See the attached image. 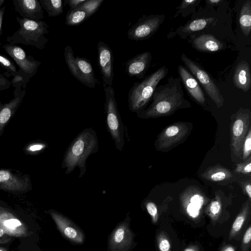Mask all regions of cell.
I'll return each instance as SVG.
<instances>
[{"label":"cell","instance_id":"27","mask_svg":"<svg viewBox=\"0 0 251 251\" xmlns=\"http://www.w3.org/2000/svg\"><path fill=\"white\" fill-rule=\"evenodd\" d=\"M88 18L86 12L81 9L76 8L70 9L66 16L65 24L69 26H76Z\"/></svg>","mask_w":251,"mask_h":251},{"label":"cell","instance_id":"13","mask_svg":"<svg viewBox=\"0 0 251 251\" xmlns=\"http://www.w3.org/2000/svg\"><path fill=\"white\" fill-rule=\"evenodd\" d=\"M182 207L191 219L199 217L206 198L203 193L196 186H189L180 195Z\"/></svg>","mask_w":251,"mask_h":251},{"label":"cell","instance_id":"2","mask_svg":"<svg viewBox=\"0 0 251 251\" xmlns=\"http://www.w3.org/2000/svg\"><path fill=\"white\" fill-rule=\"evenodd\" d=\"M99 149L96 132L92 127L86 128L80 132L71 143L64 155L61 168L66 169L69 175L76 167L79 169L80 178L86 171V160Z\"/></svg>","mask_w":251,"mask_h":251},{"label":"cell","instance_id":"26","mask_svg":"<svg viewBox=\"0 0 251 251\" xmlns=\"http://www.w3.org/2000/svg\"><path fill=\"white\" fill-rule=\"evenodd\" d=\"M239 23L241 29L245 36L251 31V1H246L240 10Z\"/></svg>","mask_w":251,"mask_h":251},{"label":"cell","instance_id":"44","mask_svg":"<svg viewBox=\"0 0 251 251\" xmlns=\"http://www.w3.org/2000/svg\"><path fill=\"white\" fill-rule=\"evenodd\" d=\"M222 1V0H206V2L208 4H211V5L215 6L219 4Z\"/></svg>","mask_w":251,"mask_h":251},{"label":"cell","instance_id":"17","mask_svg":"<svg viewBox=\"0 0 251 251\" xmlns=\"http://www.w3.org/2000/svg\"><path fill=\"white\" fill-rule=\"evenodd\" d=\"M177 70L180 79L190 96L199 104L205 106V95L197 79L181 65H178Z\"/></svg>","mask_w":251,"mask_h":251},{"label":"cell","instance_id":"31","mask_svg":"<svg viewBox=\"0 0 251 251\" xmlns=\"http://www.w3.org/2000/svg\"><path fill=\"white\" fill-rule=\"evenodd\" d=\"M103 1L104 0H86L77 8L85 11L89 18L97 11Z\"/></svg>","mask_w":251,"mask_h":251},{"label":"cell","instance_id":"1","mask_svg":"<svg viewBox=\"0 0 251 251\" xmlns=\"http://www.w3.org/2000/svg\"><path fill=\"white\" fill-rule=\"evenodd\" d=\"M152 99L148 108L137 113L138 117L148 119L167 116L179 109L191 107L189 101L184 98L179 77L171 76L165 84L157 86Z\"/></svg>","mask_w":251,"mask_h":251},{"label":"cell","instance_id":"33","mask_svg":"<svg viewBox=\"0 0 251 251\" xmlns=\"http://www.w3.org/2000/svg\"><path fill=\"white\" fill-rule=\"evenodd\" d=\"M158 251H171V245L167 234L161 231L156 236Z\"/></svg>","mask_w":251,"mask_h":251},{"label":"cell","instance_id":"38","mask_svg":"<svg viewBox=\"0 0 251 251\" xmlns=\"http://www.w3.org/2000/svg\"><path fill=\"white\" fill-rule=\"evenodd\" d=\"M240 185L242 189L243 192L251 200V179L244 181L240 183Z\"/></svg>","mask_w":251,"mask_h":251},{"label":"cell","instance_id":"36","mask_svg":"<svg viewBox=\"0 0 251 251\" xmlns=\"http://www.w3.org/2000/svg\"><path fill=\"white\" fill-rule=\"evenodd\" d=\"M200 0H182L180 5L177 7V10L176 12L174 17H176L182 12H184L186 10L191 9L196 7L200 2Z\"/></svg>","mask_w":251,"mask_h":251},{"label":"cell","instance_id":"18","mask_svg":"<svg viewBox=\"0 0 251 251\" xmlns=\"http://www.w3.org/2000/svg\"><path fill=\"white\" fill-rule=\"evenodd\" d=\"M152 59L150 52L145 51L138 54L126 63V72L130 76L144 78L149 69Z\"/></svg>","mask_w":251,"mask_h":251},{"label":"cell","instance_id":"29","mask_svg":"<svg viewBox=\"0 0 251 251\" xmlns=\"http://www.w3.org/2000/svg\"><path fill=\"white\" fill-rule=\"evenodd\" d=\"M207 214L213 220H216L219 217L222 211V202L220 197L216 195L215 198L206 209Z\"/></svg>","mask_w":251,"mask_h":251},{"label":"cell","instance_id":"43","mask_svg":"<svg viewBox=\"0 0 251 251\" xmlns=\"http://www.w3.org/2000/svg\"><path fill=\"white\" fill-rule=\"evenodd\" d=\"M5 9V7L4 6L1 7L0 8V32L1 31V26H2Z\"/></svg>","mask_w":251,"mask_h":251},{"label":"cell","instance_id":"20","mask_svg":"<svg viewBox=\"0 0 251 251\" xmlns=\"http://www.w3.org/2000/svg\"><path fill=\"white\" fill-rule=\"evenodd\" d=\"M192 45L197 50L205 52H217L224 49V44L210 34L198 36L193 40Z\"/></svg>","mask_w":251,"mask_h":251},{"label":"cell","instance_id":"40","mask_svg":"<svg viewBox=\"0 0 251 251\" xmlns=\"http://www.w3.org/2000/svg\"><path fill=\"white\" fill-rule=\"evenodd\" d=\"M11 82L4 75L0 73V91L6 90L11 86Z\"/></svg>","mask_w":251,"mask_h":251},{"label":"cell","instance_id":"19","mask_svg":"<svg viewBox=\"0 0 251 251\" xmlns=\"http://www.w3.org/2000/svg\"><path fill=\"white\" fill-rule=\"evenodd\" d=\"M15 10L22 18L40 21L44 17L43 9L37 0H13Z\"/></svg>","mask_w":251,"mask_h":251},{"label":"cell","instance_id":"25","mask_svg":"<svg viewBox=\"0 0 251 251\" xmlns=\"http://www.w3.org/2000/svg\"><path fill=\"white\" fill-rule=\"evenodd\" d=\"M250 203L251 200L249 199L245 202L241 210L233 223L229 235L230 240L236 236L241 231L247 217L250 214Z\"/></svg>","mask_w":251,"mask_h":251},{"label":"cell","instance_id":"6","mask_svg":"<svg viewBox=\"0 0 251 251\" xmlns=\"http://www.w3.org/2000/svg\"><path fill=\"white\" fill-rule=\"evenodd\" d=\"M64 59L71 74L86 86L94 88L98 83L93 66L86 58L74 56L72 47L67 45L64 49Z\"/></svg>","mask_w":251,"mask_h":251},{"label":"cell","instance_id":"16","mask_svg":"<svg viewBox=\"0 0 251 251\" xmlns=\"http://www.w3.org/2000/svg\"><path fill=\"white\" fill-rule=\"evenodd\" d=\"M31 188L28 176L21 175L10 170L0 169V189L10 192H25Z\"/></svg>","mask_w":251,"mask_h":251},{"label":"cell","instance_id":"42","mask_svg":"<svg viewBox=\"0 0 251 251\" xmlns=\"http://www.w3.org/2000/svg\"><path fill=\"white\" fill-rule=\"evenodd\" d=\"M4 224L7 227L14 228L21 226V223L17 219H11L5 221Z\"/></svg>","mask_w":251,"mask_h":251},{"label":"cell","instance_id":"3","mask_svg":"<svg viewBox=\"0 0 251 251\" xmlns=\"http://www.w3.org/2000/svg\"><path fill=\"white\" fill-rule=\"evenodd\" d=\"M16 19L20 27L12 35L7 36L8 44H22L44 49L49 41L45 36L49 32L47 23L42 20L33 21L19 17Z\"/></svg>","mask_w":251,"mask_h":251},{"label":"cell","instance_id":"10","mask_svg":"<svg viewBox=\"0 0 251 251\" xmlns=\"http://www.w3.org/2000/svg\"><path fill=\"white\" fill-rule=\"evenodd\" d=\"M188 123L178 122L165 127L155 142L156 149L167 151L183 141L190 132Z\"/></svg>","mask_w":251,"mask_h":251},{"label":"cell","instance_id":"47","mask_svg":"<svg viewBox=\"0 0 251 251\" xmlns=\"http://www.w3.org/2000/svg\"><path fill=\"white\" fill-rule=\"evenodd\" d=\"M4 234V231L2 229L0 228V237H1Z\"/></svg>","mask_w":251,"mask_h":251},{"label":"cell","instance_id":"39","mask_svg":"<svg viewBox=\"0 0 251 251\" xmlns=\"http://www.w3.org/2000/svg\"><path fill=\"white\" fill-rule=\"evenodd\" d=\"M251 240V226H249L248 228L246 230L244 237L243 238L242 244V250L243 248H247L248 245L250 244Z\"/></svg>","mask_w":251,"mask_h":251},{"label":"cell","instance_id":"9","mask_svg":"<svg viewBox=\"0 0 251 251\" xmlns=\"http://www.w3.org/2000/svg\"><path fill=\"white\" fill-rule=\"evenodd\" d=\"M130 220L127 215L110 233L107 241L108 251H131L135 247V235L130 227Z\"/></svg>","mask_w":251,"mask_h":251},{"label":"cell","instance_id":"50","mask_svg":"<svg viewBox=\"0 0 251 251\" xmlns=\"http://www.w3.org/2000/svg\"><path fill=\"white\" fill-rule=\"evenodd\" d=\"M0 251H2V250H0Z\"/></svg>","mask_w":251,"mask_h":251},{"label":"cell","instance_id":"30","mask_svg":"<svg viewBox=\"0 0 251 251\" xmlns=\"http://www.w3.org/2000/svg\"><path fill=\"white\" fill-rule=\"evenodd\" d=\"M48 148L46 142L37 140L27 144L24 149V152L32 155H36L44 151Z\"/></svg>","mask_w":251,"mask_h":251},{"label":"cell","instance_id":"11","mask_svg":"<svg viewBox=\"0 0 251 251\" xmlns=\"http://www.w3.org/2000/svg\"><path fill=\"white\" fill-rule=\"evenodd\" d=\"M164 15H144L127 32L128 39L144 40L154 34L165 19Z\"/></svg>","mask_w":251,"mask_h":251},{"label":"cell","instance_id":"5","mask_svg":"<svg viewBox=\"0 0 251 251\" xmlns=\"http://www.w3.org/2000/svg\"><path fill=\"white\" fill-rule=\"evenodd\" d=\"M103 87L105 96L104 109L106 115L107 129L114 141L116 148L122 151L125 143V128L118 110L115 92L112 86H105Z\"/></svg>","mask_w":251,"mask_h":251},{"label":"cell","instance_id":"7","mask_svg":"<svg viewBox=\"0 0 251 251\" xmlns=\"http://www.w3.org/2000/svg\"><path fill=\"white\" fill-rule=\"evenodd\" d=\"M251 112L250 109L240 108L233 115L230 124V149L234 155L242 157L244 141L251 126Z\"/></svg>","mask_w":251,"mask_h":251},{"label":"cell","instance_id":"22","mask_svg":"<svg viewBox=\"0 0 251 251\" xmlns=\"http://www.w3.org/2000/svg\"><path fill=\"white\" fill-rule=\"evenodd\" d=\"M216 22L217 20L213 17L196 19L183 26H180L176 29V33L180 36L184 37L212 26L216 24Z\"/></svg>","mask_w":251,"mask_h":251},{"label":"cell","instance_id":"46","mask_svg":"<svg viewBox=\"0 0 251 251\" xmlns=\"http://www.w3.org/2000/svg\"><path fill=\"white\" fill-rule=\"evenodd\" d=\"M184 251H196L192 247L186 248Z\"/></svg>","mask_w":251,"mask_h":251},{"label":"cell","instance_id":"14","mask_svg":"<svg viewBox=\"0 0 251 251\" xmlns=\"http://www.w3.org/2000/svg\"><path fill=\"white\" fill-rule=\"evenodd\" d=\"M5 52L15 61L17 65L26 76L30 79L34 75L41 62L35 60L33 57L29 58L25 50L16 45L6 44L3 46Z\"/></svg>","mask_w":251,"mask_h":251},{"label":"cell","instance_id":"35","mask_svg":"<svg viewBox=\"0 0 251 251\" xmlns=\"http://www.w3.org/2000/svg\"><path fill=\"white\" fill-rule=\"evenodd\" d=\"M251 153V127L250 128L247 135L244 141L242 147V159L245 161Z\"/></svg>","mask_w":251,"mask_h":251},{"label":"cell","instance_id":"41","mask_svg":"<svg viewBox=\"0 0 251 251\" xmlns=\"http://www.w3.org/2000/svg\"><path fill=\"white\" fill-rule=\"evenodd\" d=\"M86 0H66L65 2L67 4L70 9H75L80 6Z\"/></svg>","mask_w":251,"mask_h":251},{"label":"cell","instance_id":"49","mask_svg":"<svg viewBox=\"0 0 251 251\" xmlns=\"http://www.w3.org/2000/svg\"><path fill=\"white\" fill-rule=\"evenodd\" d=\"M3 104H2L1 102L0 101V111L2 107Z\"/></svg>","mask_w":251,"mask_h":251},{"label":"cell","instance_id":"48","mask_svg":"<svg viewBox=\"0 0 251 251\" xmlns=\"http://www.w3.org/2000/svg\"><path fill=\"white\" fill-rule=\"evenodd\" d=\"M5 0H0V8L1 7V5L4 3Z\"/></svg>","mask_w":251,"mask_h":251},{"label":"cell","instance_id":"12","mask_svg":"<svg viewBox=\"0 0 251 251\" xmlns=\"http://www.w3.org/2000/svg\"><path fill=\"white\" fill-rule=\"evenodd\" d=\"M49 212L64 238L74 245H82L84 243V232L71 219L55 210Z\"/></svg>","mask_w":251,"mask_h":251},{"label":"cell","instance_id":"45","mask_svg":"<svg viewBox=\"0 0 251 251\" xmlns=\"http://www.w3.org/2000/svg\"><path fill=\"white\" fill-rule=\"evenodd\" d=\"M222 251H235L234 248L230 246H227L224 247Z\"/></svg>","mask_w":251,"mask_h":251},{"label":"cell","instance_id":"24","mask_svg":"<svg viewBox=\"0 0 251 251\" xmlns=\"http://www.w3.org/2000/svg\"><path fill=\"white\" fill-rule=\"evenodd\" d=\"M200 176L209 181L218 182L231 179L233 174L226 168L217 164L207 168Z\"/></svg>","mask_w":251,"mask_h":251},{"label":"cell","instance_id":"21","mask_svg":"<svg viewBox=\"0 0 251 251\" xmlns=\"http://www.w3.org/2000/svg\"><path fill=\"white\" fill-rule=\"evenodd\" d=\"M236 87L244 92L248 91L251 86V76L248 62L241 61L236 67L233 77Z\"/></svg>","mask_w":251,"mask_h":251},{"label":"cell","instance_id":"15","mask_svg":"<svg viewBox=\"0 0 251 251\" xmlns=\"http://www.w3.org/2000/svg\"><path fill=\"white\" fill-rule=\"evenodd\" d=\"M98 62L102 75L103 87L112 86L114 77L112 50L106 44L100 41L97 45Z\"/></svg>","mask_w":251,"mask_h":251},{"label":"cell","instance_id":"23","mask_svg":"<svg viewBox=\"0 0 251 251\" xmlns=\"http://www.w3.org/2000/svg\"><path fill=\"white\" fill-rule=\"evenodd\" d=\"M25 94V90H22L19 95L15 97L8 103L3 104L0 111V136L4 126L20 105Z\"/></svg>","mask_w":251,"mask_h":251},{"label":"cell","instance_id":"4","mask_svg":"<svg viewBox=\"0 0 251 251\" xmlns=\"http://www.w3.org/2000/svg\"><path fill=\"white\" fill-rule=\"evenodd\" d=\"M168 73L165 66L161 67L147 76L140 82H135L128 94L129 110L136 114L144 110L152 99L159 82Z\"/></svg>","mask_w":251,"mask_h":251},{"label":"cell","instance_id":"28","mask_svg":"<svg viewBox=\"0 0 251 251\" xmlns=\"http://www.w3.org/2000/svg\"><path fill=\"white\" fill-rule=\"evenodd\" d=\"M39 1L49 17H56L63 13L62 0H40Z\"/></svg>","mask_w":251,"mask_h":251},{"label":"cell","instance_id":"8","mask_svg":"<svg viewBox=\"0 0 251 251\" xmlns=\"http://www.w3.org/2000/svg\"><path fill=\"white\" fill-rule=\"evenodd\" d=\"M181 59L216 106L218 108L223 106L224 104V98L209 74L184 53L181 54Z\"/></svg>","mask_w":251,"mask_h":251},{"label":"cell","instance_id":"32","mask_svg":"<svg viewBox=\"0 0 251 251\" xmlns=\"http://www.w3.org/2000/svg\"><path fill=\"white\" fill-rule=\"evenodd\" d=\"M0 66L4 69L6 72L4 73L7 77L14 76L17 73L16 67L14 63L8 58L0 53Z\"/></svg>","mask_w":251,"mask_h":251},{"label":"cell","instance_id":"37","mask_svg":"<svg viewBox=\"0 0 251 251\" xmlns=\"http://www.w3.org/2000/svg\"><path fill=\"white\" fill-rule=\"evenodd\" d=\"M234 171L237 173H241L251 176V156L250 155L243 162L237 164Z\"/></svg>","mask_w":251,"mask_h":251},{"label":"cell","instance_id":"34","mask_svg":"<svg viewBox=\"0 0 251 251\" xmlns=\"http://www.w3.org/2000/svg\"><path fill=\"white\" fill-rule=\"evenodd\" d=\"M144 205L148 213L151 217L152 224H155L158 221V218L157 206L155 203L149 200L145 201Z\"/></svg>","mask_w":251,"mask_h":251}]
</instances>
